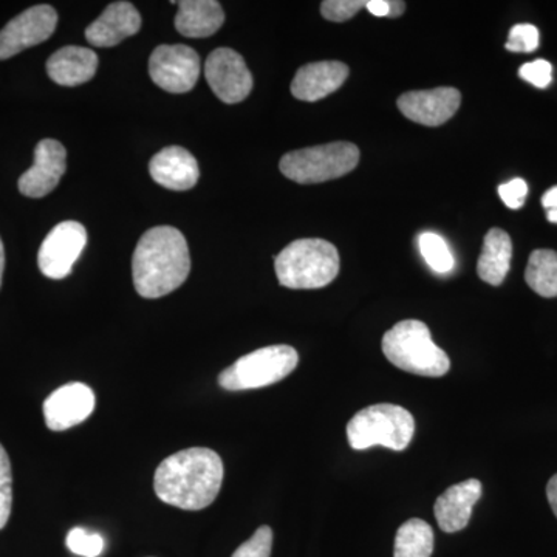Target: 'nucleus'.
I'll list each match as a JSON object with an SVG mask.
<instances>
[{
  "label": "nucleus",
  "instance_id": "2",
  "mask_svg": "<svg viewBox=\"0 0 557 557\" xmlns=\"http://www.w3.org/2000/svg\"><path fill=\"white\" fill-rule=\"evenodd\" d=\"M190 271L188 242L177 228L146 231L132 258L135 289L146 299H159L185 284Z\"/></svg>",
  "mask_w": 557,
  "mask_h": 557
},
{
  "label": "nucleus",
  "instance_id": "24",
  "mask_svg": "<svg viewBox=\"0 0 557 557\" xmlns=\"http://www.w3.org/2000/svg\"><path fill=\"white\" fill-rule=\"evenodd\" d=\"M418 247H420L421 256L435 273L446 274L456 267V259H454L449 245L438 234H421L420 239H418Z\"/></svg>",
  "mask_w": 557,
  "mask_h": 557
},
{
  "label": "nucleus",
  "instance_id": "9",
  "mask_svg": "<svg viewBox=\"0 0 557 557\" xmlns=\"http://www.w3.org/2000/svg\"><path fill=\"white\" fill-rule=\"evenodd\" d=\"M87 245V231L75 220H67L50 231L40 245L39 270L49 278L67 277Z\"/></svg>",
  "mask_w": 557,
  "mask_h": 557
},
{
  "label": "nucleus",
  "instance_id": "35",
  "mask_svg": "<svg viewBox=\"0 0 557 557\" xmlns=\"http://www.w3.org/2000/svg\"><path fill=\"white\" fill-rule=\"evenodd\" d=\"M388 3H391V14H388V17H399L405 13L406 3L401 2V0H394V2Z\"/></svg>",
  "mask_w": 557,
  "mask_h": 557
},
{
  "label": "nucleus",
  "instance_id": "7",
  "mask_svg": "<svg viewBox=\"0 0 557 557\" xmlns=\"http://www.w3.org/2000/svg\"><path fill=\"white\" fill-rule=\"evenodd\" d=\"M299 355L292 346L278 344L251 351L223 370L219 384L225 391H252L287 379L298 368Z\"/></svg>",
  "mask_w": 557,
  "mask_h": 557
},
{
  "label": "nucleus",
  "instance_id": "22",
  "mask_svg": "<svg viewBox=\"0 0 557 557\" xmlns=\"http://www.w3.org/2000/svg\"><path fill=\"white\" fill-rule=\"evenodd\" d=\"M528 287L542 298H557V252L536 249L528 259L525 271Z\"/></svg>",
  "mask_w": 557,
  "mask_h": 557
},
{
  "label": "nucleus",
  "instance_id": "3",
  "mask_svg": "<svg viewBox=\"0 0 557 557\" xmlns=\"http://www.w3.org/2000/svg\"><path fill=\"white\" fill-rule=\"evenodd\" d=\"M339 265L338 249L322 239L292 242L274 260L278 284L292 289L327 287L338 276Z\"/></svg>",
  "mask_w": 557,
  "mask_h": 557
},
{
  "label": "nucleus",
  "instance_id": "28",
  "mask_svg": "<svg viewBox=\"0 0 557 557\" xmlns=\"http://www.w3.org/2000/svg\"><path fill=\"white\" fill-rule=\"evenodd\" d=\"M512 53H533L539 47V30L531 24H519L509 32L508 42L505 44Z\"/></svg>",
  "mask_w": 557,
  "mask_h": 557
},
{
  "label": "nucleus",
  "instance_id": "17",
  "mask_svg": "<svg viewBox=\"0 0 557 557\" xmlns=\"http://www.w3.org/2000/svg\"><path fill=\"white\" fill-rule=\"evenodd\" d=\"M348 67L339 61L311 62L296 73L292 94L296 100L314 102L335 94L346 83Z\"/></svg>",
  "mask_w": 557,
  "mask_h": 557
},
{
  "label": "nucleus",
  "instance_id": "1",
  "mask_svg": "<svg viewBox=\"0 0 557 557\" xmlns=\"http://www.w3.org/2000/svg\"><path fill=\"white\" fill-rule=\"evenodd\" d=\"M223 461L215 450L190 448L172 454L157 468L153 487L164 504L199 511L214 504L223 483Z\"/></svg>",
  "mask_w": 557,
  "mask_h": 557
},
{
  "label": "nucleus",
  "instance_id": "13",
  "mask_svg": "<svg viewBox=\"0 0 557 557\" xmlns=\"http://www.w3.org/2000/svg\"><path fill=\"white\" fill-rule=\"evenodd\" d=\"M460 104V91L453 87L408 91L398 100V109L406 119L429 127L442 126L453 119Z\"/></svg>",
  "mask_w": 557,
  "mask_h": 557
},
{
  "label": "nucleus",
  "instance_id": "21",
  "mask_svg": "<svg viewBox=\"0 0 557 557\" xmlns=\"http://www.w3.org/2000/svg\"><path fill=\"white\" fill-rule=\"evenodd\" d=\"M511 258L512 242L509 234L500 228L487 231L478 263L480 278L494 287L504 284L511 267Z\"/></svg>",
  "mask_w": 557,
  "mask_h": 557
},
{
  "label": "nucleus",
  "instance_id": "33",
  "mask_svg": "<svg viewBox=\"0 0 557 557\" xmlns=\"http://www.w3.org/2000/svg\"><path fill=\"white\" fill-rule=\"evenodd\" d=\"M366 9L376 17H384L391 14V3H388V0H369V2H366Z\"/></svg>",
  "mask_w": 557,
  "mask_h": 557
},
{
  "label": "nucleus",
  "instance_id": "12",
  "mask_svg": "<svg viewBox=\"0 0 557 557\" xmlns=\"http://www.w3.org/2000/svg\"><path fill=\"white\" fill-rule=\"evenodd\" d=\"M67 170V150L57 139H42L35 149V163L21 175L20 190L25 197L40 199L60 185Z\"/></svg>",
  "mask_w": 557,
  "mask_h": 557
},
{
  "label": "nucleus",
  "instance_id": "14",
  "mask_svg": "<svg viewBox=\"0 0 557 557\" xmlns=\"http://www.w3.org/2000/svg\"><path fill=\"white\" fill-rule=\"evenodd\" d=\"M95 409V394L87 384H65L44 403V417L51 431H67L86 421Z\"/></svg>",
  "mask_w": 557,
  "mask_h": 557
},
{
  "label": "nucleus",
  "instance_id": "11",
  "mask_svg": "<svg viewBox=\"0 0 557 557\" xmlns=\"http://www.w3.org/2000/svg\"><path fill=\"white\" fill-rule=\"evenodd\" d=\"M205 76L215 97L225 104H237L251 94V72L244 58L233 49L212 51L205 64Z\"/></svg>",
  "mask_w": 557,
  "mask_h": 557
},
{
  "label": "nucleus",
  "instance_id": "26",
  "mask_svg": "<svg viewBox=\"0 0 557 557\" xmlns=\"http://www.w3.org/2000/svg\"><path fill=\"white\" fill-rule=\"evenodd\" d=\"M67 547L75 555L97 557L104 548V541L100 534L87 533L83 528H73L67 536Z\"/></svg>",
  "mask_w": 557,
  "mask_h": 557
},
{
  "label": "nucleus",
  "instance_id": "18",
  "mask_svg": "<svg viewBox=\"0 0 557 557\" xmlns=\"http://www.w3.org/2000/svg\"><path fill=\"white\" fill-rule=\"evenodd\" d=\"M482 493V483L475 479H468L448 487L435 502L434 511L438 527L446 533L465 530Z\"/></svg>",
  "mask_w": 557,
  "mask_h": 557
},
{
  "label": "nucleus",
  "instance_id": "34",
  "mask_svg": "<svg viewBox=\"0 0 557 557\" xmlns=\"http://www.w3.org/2000/svg\"><path fill=\"white\" fill-rule=\"evenodd\" d=\"M547 497L549 502V507H552L553 512H555V516L557 518V474L553 475V478L549 479L547 485Z\"/></svg>",
  "mask_w": 557,
  "mask_h": 557
},
{
  "label": "nucleus",
  "instance_id": "36",
  "mask_svg": "<svg viewBox=\"0 0 557 557\" xmlns=\"http://www.w3.org/2000/svg\"><path fill=\"white\" fill-rule=\"evenodd\" d=\"M3 270H5V249H3L2 239H0V287H2Z\"/></svg>",
  "mask_w": 557,
  "mask_h": 557
},
{
  "label": "nucleus",
  "instance_id": "20",
  "mask_svg": "<svg viewBox=\"0 0 557 557\" xmlns=\"http://www.w3.org/2000/svg\"><path fill=\"white\" fill-rule=\"evenodd\" d=\"M178 5L175 28L185 38H208L225 22L222 5L215 0H185Z\"/></svg>",
  "mask_w": 557,
  "mask_h": 557
},
{
  "label": "nucleus",
  "instance_id": "29",
  "mask_svg": "<svg viewBox=\"0 0 557 557\" xmlns=\"http://www.w3.org/2000/svg\"><path fill=\"white\" fill-rule=\"evenodd\" d=\"M364 7V0H325L321 3V13L327 21L346 22Z\"/></svg>",
  "mask_w": 557,
  "mask_h": 557
},
{
  "label": "nucleus",
  "instance_id": "23",
  "mask_svg": "<svg viewBox=\"0 0 557 557\" xmlns=\"http://www.w3.org/2000/svg\"><path fill=\"white\" fill-rule=\"evenodd\" d=\"M434 539V531L428 522L410 519L397 531L394 557H431Z\"/></svg>",
  "mask_w": 557,
  "mask_h": 557
},
{
  "label": "nucleus",
  "instance_id": "4",
  "mask_svg": "<svg viewBox=\"0 0 557 557\" xmlns=\"http://www.w3.org/2000/svg\"><path fill=\"white\" fill-rule=\"evenodd\" d=\"M381 347L395 368L413 375L440 379L449 372L448 355L432 341L428 325L417 319L394 325L383 336Z\"/></svg>",
  "mask_w": 557,
  "mask_h": 557
},
{
  "label": "nucleus",
  "instance_id": "16",
  "mask_svg": "<svg viewBox=\"0 0 557 557\" xmlns=\"http://www.w3.org/2000/svg\"><path fill=\"white\" fill-rule=\"evenodd\" d=\"M141 16L131 2H113L97 21L86 28L87 42L94 47H115L124 39L137 35Z\"/></svg>",
  "mask_w": 557,
  "mask_h": 557
},
{
  "label": "nucleus",
  "instance_id": "27",
  "mask_svg": "<svg viewBox=\"0 0 557 557\" xmlns=\"http://www.w3.org/2000/svg\"><path fill=\"white\" fill-rule=\"evenodd\" d=\"M273 548V530L270 527H260L251 539L234 552L231 557H270Z\"/></svg>",
  "mask_w": 557,
  "mask_h": 557
},
{
  "label": "nucleus",
  "instance_id": "10",
  "mask_svg": "<svg viewBox=\"0 0 557 557\" xmlns=\"http://www.w3.org/2000/svg\"><path fill=\"white\" fill-rule=\"evenodd\" d=\"M57 25L58 13L53 7L36 5L25 10L0 30V60H10L42 44L53 35Z\"/></svg>",
  "mask_w": 557,
  "mask_h": 557
},
{
  "label": "nucleus",
  "instance_id": "19",
  "mask_svg": "<svg viewBox=\"0 0 557 557\" xmlns=\"http://www.w3.org/2000/svg\"><path fill=\"white\" fill-rule=\"evenodd\" d=\"M97 53L86 47H62L47 61V75L53 83L64 87H76L89 83L97 75Z\"/></svg>",
  "mask_w": 557,
  "mask_h": 557
},
{
  "label": "nucleus",
  "instance_id": "5",
  "mask_svg": "<svg viewBox=\"0 0 557 557\" xmlns=\"http://www.w3.org/2000/svg\"><path fill=\"white\" fill-rule=\"evenodd\" d=\"M416 434L412 413L401 406L373 405L359 410L347 424V438L351 448L364 450L384 446L392 450H405Z\"/></svg>",
  "mask_w": 557,
  "mask_h": 557
},
{
  "label": "nucleus",
  "instance_id": "15",
  "mask_svg": "<svg viewBox=\"0 0 557 557\" xmlns=\"http://www.w3.org/2000/svg\"><path fill=\"white\" fill-rule=\"evenodd\" d=\"M150 177L170 190H189L200 177L199 163L188 149L170 146L160 150L149 163Z\"/></svg>",
  "mask_w": 557,
  "mask_h": 557
},
{
  "label": "nucleus",
  "instance_id": "25",
  "mask_svg": "<svg viewBox=\"0 0 557 557\" xmlns=\"http://www.w3.org/2000/svg\"><path fill=\"white\" fill-rule=\"evenodd\" d=\"M13 505V474L9 454L0 445V530L9 523Z\"/></svg>",
  "mask_w": 557,
  "mask_h": 557
},
{
  "label": "nucleus",
  "instance_id": "30",
  "mask_svg": "<svg viewBox=\"0 0 557 557\" xmlns=\"http://www.w3.org/2000/svg\"><path fill=\"white\" fill-rule=\"evenodd\" d=\"M519 76L527 83L533 84L537 89H547L553 79V67L548 61L537 60L523 64L519 70Z\"/></svg>",
  "mask_w": 557,
  "mask_h": 557
},
{
  "label": "nucleus",
  "instance_id": "31",
  "mask_svg": "<svg viewBox=\"0 0 557 557\" xmlns=\"http://www.w3.org/2000/svg\"><path fill=\"white\" fill-rule=\"evenodd\" d=\"M498 196L509 209H520L525 203L528 185L525 180L515 178L498 186Z\"/></svg>",
  "mask_w": 557,
  "mask_h": 557
},
{
  "label": "nucleus",
  "instance_id": "32",
  "mask_svg": "<svg viewBox=\"0 0 557 557\" xmlns=\"http://www.w3.org/2000/svg\"><path fill=\"white\" fill-rule=\"evenodd\" d=\"M542 207L547 209V219L552 223H557V186L545 193L542 197Z\"/></svg>",
  "mask_w": 557,
  "mask_h": 557
},
{
  "label": "nucleus",
  "instance_id": "6",
  "mask_svg": "<svg viewBox=\"0 0 557 557\" xmlns=\"http://www.w3.org/2000/svg\"><path fill=\"white\" fill-rule=\"evenodd\" d=\"M359 149L354 143L336 141L293 150L282 157V174L300 185H313L344 177L357 168Z\"/></svg>",
  "mask_w": 557,
  "mask_h": 557
},
{
  "label": "nucleus",
  "instance_id": "8",
  "mask_svg": "<svg viewBox=\"0 0 557 557\" xmlns=\"http://www.w3.org/2000/svg\"><path fill=\"white\" fill-rule=\"evenodd\" d=\"M149 75L160 89L186 94L200 76V57L188 46H160L149 60Z\"/></svg>",
  "mask_w": 557,
  "mask_h": 557
}]
</instances>
